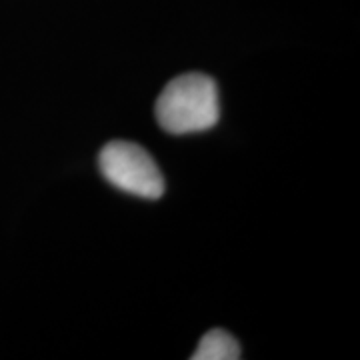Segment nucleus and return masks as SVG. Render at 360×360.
Instances as JSON below:
<instances>
[{
  "instance_id": "obj_3",
  "label": "nucleus",
  "mask_w": 360,
  "mask_h": 360,
  "mask_svg": "<svg viewBox=\"0 0 360 360\" xmlns=\"http://www.w3.org/2000/svg\"><path fill=\"white\" fill-rule=\"evenodd\" d=\"M240 356L243 352L236 338L226 330L214 328L200 338L193 360H238Z\"/></svg>"
},
{
  "instance_id": "obj_2",
  "label": "nucleus",
  "mask_w": 360,
  "mask_h": 360,
  "mask_svg": "<svg viewBox=\"0 0 360 360\" xmlns=\"http://www.w3.org/2000/svg\"><path fill=\"white\" fill-rule=\"evenodd\" d=\"M98 167L104 179L122 193L148 200L165 194V179L155 158L134 142H108L101 150Z\"/></svg>"
},
{
  "instance_id": "obj_1",
  "label": "nucleus",
  "mask_w": 360,
  "mask_h": 360,
  "mask_svg": "<svg viewBox=\"0 0 360 360\" xmlns=\"http://www.w3.org/2000/svg\"><path fill=\"white\" fill-rule=\"evenodd\" d=\"M156 120L170 134H191L212 129L220 118L217 82L191 72L170 80L155 106Z\"/></svg>"
}]
</instances>
